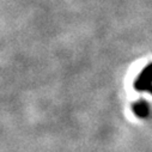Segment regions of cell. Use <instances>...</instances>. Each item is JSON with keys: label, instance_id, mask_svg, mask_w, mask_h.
Listing matches in <instances>:
<instances>
[{"label": "cell", "instance_id": "1", "mask_svg": "<svg viewBox=\"0 0 152 152\" xmlns=\"http://www.w3.org/2000/svg\"><path fill=\"white\" fill-rule=\"evenodd\" d=\"M151 86H152V64H148L135 79L134 89L137 91H148Z\"/></svg>", "mask_w": 152, "mask_h": 152}, {"label": "cell", "instance_id": "2", "mask_svg": "<svg viewBox=\"0 0 152 152\" xmlns=\"http://www.w3.org/2000/svg\"><path fill=\"white\" fill-rule=\"evenodd\" d=\"M132 110L140 119H146L148 116V114H150V107H148V103L145 99H140V101L135 102L132 105Z\"/></svg>", "mask_w": 152, "mask_h": 152}, {"label": "cell", "instance_id": "3", "mask_svg": "<svg viewBox=\"0 0 152 152\" xmlns=\"http://www.w3.org/2000/svg\"><path fill=\"white\" fill-rule=\"evenodd\" d=\"M148 92H150V94H151V95H152V86H151V88H150V90H148Z\"/></svg>", "mask_w": 152, "mask_h": 152}]
</instances>
